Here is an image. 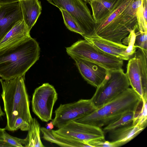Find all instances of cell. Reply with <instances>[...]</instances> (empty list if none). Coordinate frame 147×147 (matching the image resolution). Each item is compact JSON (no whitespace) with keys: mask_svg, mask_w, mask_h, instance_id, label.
<instances>
[{"mask_svg":"<svg viewBox=\"0 0 147 147\" xmlns=\"http://www.w3.org/2000/svg\"><path fill=\"white\" fill-rule=\"evenodd\" d=\"M24 76L9 80L0 79L2 89L1 96L7 120L5 129L8 131H14L15 121L19 117L29 124L32 119Z\"/></svg>","mask_w":147,"mask_h":147,"instance_id":"3","label":"cell"},{"mask_svg":"<svg viewBox=\"0 0 147 147\" xmlns=\"http://www.w3.org/2000/svg\"><path fill=\"white\" fill-rule=\"evenodd\" d=\"M143 0H123L107 18L96 23L94 34L109 41L122 44V40L132 30H139L137 11Z\"/></svg>","mask_w":147,"mask_h":147,"instance_id":"2","label":"cell"},{"mask_svg":"<svg viewBox=\"0 0 147 147\" xmlns=\"http://www.w3.org/2000/svg\"><path fill=\"white\" fill-rule=\"evenodd\" d=\"M5 130V128H0V140L4 141L3 138V133L4 130Z\"/></svg>","mask_w":147,"mask_h":147,"instance_id":"29","label":"cell"},{"mask_svg":"<svg viewBox=\"0 0 147 147\" xmlns=\"http://www.w3.org/2000/svg\"><path fill=\"white\" fill-rule=\"evenodd\" d=\"M40 48L30 36L0 48V77L9 80L25 76L39 59Z\"/></svg>","mask_w":147,"mask_h":147,"instance_id":"1","label":"cell"},{"mask_svg":"<svg viewBox=\"0 0 147 147\" xmlns=\"http://www.w3.org/2000/svg\"><path fill=\"white\" fill-rule=\"evenodd\" d=\"M83 1H85V2H86V3H89V2L91 0H83Z\"/></svg>","mask_w":147,"mask_h":147,"instance_id":"32","label":"cell"},{"mask_svg":"<svg viewBox=\"0 0 147 147\" xmlns=\"http://www.w3.org/2000/svg\"><path fill=\"white\" fill-rule=\"evenodd\" d=\"M123 0H92L89 3L96 23L101 22L111 14Z\"/></svg>","mask_w":147,"mask_h":147,"instance_id":"16","label":"cell"},{"mask_svg":"<svg viewBox=\"0 0 147 147\" xmlns=\"http://www.w3.org/2000/svg\"><path fill=\"white\" fill-rule=\"evenodd\" d=\"M60 10L68 12L75 20L84 33V37L94 34L96 23L83 0H46Z\"/></svg>","mask_w":147,"mask_h":147,"instance_id":"7","label":"cell"},{"mask_svg":"<svg viewBox=\"0 0 147 147\" xmlns=\"http://www.w3.org/2000/svg\"><path fill=\"white\" fill-rule=\"evenodd\" d=\"M54 125L53 124L52 121H51L49 123H47V128L49 129H52L54 128Z\"/></svg>","mask_w":147,"mask_h":147,"instance_id":"30","label":"cell"},{"mask_svg":"<svg viewBox=\"0 0 147 147\" xmlns=\"http://www.w3.org/2000/svg\"><path fill=\"white\" fill-rule=\"evenodd\" d=\"M66 51L70 56L94 62L107 70L120 69L123 65V60L103 51L85 39L66 48Z\"/></svg>","mask_w":147,"mask_h":147,"instance_id":"5","label":"cell"},{"mask_svg":"<svg viewBox=\"0 0 147 147\" xmlns=\"http://www.w3.org/2000/svg\"><path fill=\"white\" fill-rule=\"evenodd\" d=\"M23 20L30 30L41 14L42 6L38 0H18Z\"/></svg>","mask_w":147,"mask_h":147,"instance_id":"17","label":"cell"},{"mask_svg":"<svg viewBox=\"0 0 147 147\" xmlns=\"http://www.w3.org/2000/svg\"><path fill=\"white\" fill-rule=\"evenodd\" d=\"M26 138L24 139V146L26 147H44L40 137V127L35 118L29 123V127Z\"/></svg>","mask_w":147,"mask_h":147,"instance_id":"19","label":"cell"},{"mask_svg":"<svg viewBox=\"0 0 147 147\" xmlns=\"http://www.w3.org/2000/svg\"><path fill=\"white\" fill-rule=\"evenodd\" d=\"M136 30L134 29L132 30L129 35L123 38L121 42L123 45L127 46L125 53L130 58L134 54L137 49L134 45Z\"/></svg>","mask_w":147,"mask_h":147,"instance_id":"22","label":"cell"},{"mask_svg":"<svg viewBox=\"0 0 147 147\" xmlns=\"http://www.w3.org/2000/svg\"><path fill=\"white\" fill-rule=\"evenodd\" d=\"M29 127V124L21 117H18L15 123L13 131L20 129L22 131H28Z\"/></svg>","mask_w":147,"mask_h":147,"instance_id":"25","label":"cell"},{"mask_svg":"<svg viewBox=\"0 0 147 147\" xmlns=\"http://www.w3.org/2000/svg\"><path fill=\"white\" fill-rule=\"evenodd\" d=\"M145 127L132 123L111 131L108 133V138L114 147L122 146L133 139Z\"/></svg>","mask_w":147,"mask_h":147,"instance_id":"14","label":"cell"},{"mask_svg":"<svg viewBox=\"0 0 147 147\" xmlns=\"http://www.w3.org/2000/svg\"><path fill=\"white\" fill-rule=\"evenodd\" d=\"M51 131L55 136L88 144L91 141L105 139V134L101 128L74 121Z\"/></svg>","mask_w":147,"mask_h":147,"instance_id":"9","label":"cell"},{"mask_svg":"<svg viewBox=\"0 0 147 147\" xmlns=\"http://www.w3.org/2000/svg\"><path fill=\"white\" fill-rule=\"evenodd\" d=\"M88 144L91 147H114L112 142L106 141L105 139L91 141L88 142Z\"/></svg>","mask_w":147,"mask_h":147,"instance_id":"26","label":"cell"},{"mask_svg":"<svg viewBox=\"0 0 147 147\" xmlns=\"http://www.w3.org/2000/svg\"><path fill=\"white\" fill-rule=\"evenodd\" d=\"M96 109L90 99H81L72 103L61 104L55 111L53 124L58 129L61 128L71 121L90 114Z\"/></svg>","mask_w":147,"mask_h":147,"instance_id":"11","label":"cell"},{"mask_svg":"<svg viewBox=\"0 0 147 147\" xmlns=\"http://www.w3.org/2000/svg\"><path fill=\"white\" fill-rule=\"evenodd\" d=\"M83 37L84 39L107 53L123 60H127L130 59L125 53L127 46L122 44L117 43L109 41L100 37L96 34Z\"/></svg>","mask_w":147,"mask_h":147,"instance_id":"15","label":"cell"},{"mask_svg":"<svg viewBox=\"0 0 147 147\" xmlns=\"http://www.w3.org/2000/svg\"><path fill=\"white\" fill-rule=\"evenodd\" d=\"M58 98L54 87L48 83L36 88L32 95V109L34 113L42 121L52 120L53 107Z\"/></svg>","mask_w":147,"mask_h":147,"instance_id":"10","label":"cell"},{"mask_svg":"<svg viewBox=\"0 0 147 147\" xmlns=\"http://www.w3.org/2000/svg\"><path fill=\"white\" fill-rule=\"evenodd\" d=\"M71 57L75 61L80 74L88 84L96 88L100 85L108 70L94 62L74 56Z\"/></svg>","mask_w":147,"mask_h":147,"instance_id":"12","label":"cell"},{"mask_svg":"<svg viewBox=\"0 0 147 147\" xmlns=\"http://www.w3.org/2000/svg\"><path fill=\"white\" fill-rule=\"evenodd\" d=\"M134 45L136 48H139L147 50V31L140 32L139 30L135 33Z\"/></svg>","mask_w":147,"mask_h":147,"instance_id":"23","label":"cell"},{"mask_svg":"<svg viewBox=\"0 0 147 147\" xmlns=\"http://www.w3.org/2000/svg\"><path fill=\"white\" fill-rule=\"evenodd\" d=\"M18 0H0V5L18 2Z\"/></svg>","mask_w":147,"mask_h":147,"instance_id":"27","label":"cell"},{"mask_svg":"<svg viewBox=\"0 0 147 147\" xmlns=\"http://www.w3.org/2000/svg\"><path fill=\"white\" fill-rule=\"evenodd\" d=\"M23 20L18 2L1 5L0 8V42L18 22Z\"/></svg>","mask_w":147,"mask_h":147,"instance_id":"13","label":"cell"},{"mask_svg":"<svg viewBox=\"0 0 147 147\" xmlns=\"http://www.w3.org/2000/svg\"><path fill=\"white\" fill-rule=\"evenodd\" d=\"M4 140L10 145L11 147H23L24 139L13 137L4 130L3 133Z\"/></svg>","mask_w":147,"mask_h":147,"instance_id":"24","label":"cell"},{"mask_svg":"<svg viewBox=\"0 0 147 147\" xmlns=\"http://www.w3.org/2000/svg\"><path fill=\"white\" fill-rule=\"evenodd\" d=\"M1 5H0V7H1Z\"/></svg>","mask_w":147,"mask_h":147,"instance_id":"33","label":"cell"},{"mask_svg":"<svg viewBox=\"0 0 147 147\" xmlns=\"http://www.w3.org/2000/svg\"><path fill=\"white\" fill-rule=\"evenodd\" d=\"M130 84L122 68L108 70L102 82L90 99L95 107L100 108L129 88Z\"/></svg>","mask_w":147,"mask_h":147,"instance_id":"6","label":"cell"},{"mask_svg":"<svg viewBox=\"0 0 147 147\" xmlns=\"http://www.w3.org/2000/svg\"><path fill=\"white\" fill-rule=\"evenodd\" d=\"M135 112H128L116 121L105 126L102 130L104 134L108 133L111 131L131 123L134 116Z\"/></svg>","mask_w":147,"mask_h":147,"instance_id":"20","label":"cell"},{"mask_svg":"<svg viewBox=\"0 0 147 147\" xmlns=\"http://www.w3.org/2000/svg\"><path fill=\"white\" fill-rule=\"evenodd\" d=\"M5 113L2 111L1 108L0 106V118L2 116H3L4 115Z\"/></svg>","mask_w":147,"mask_h":147,"instance_id":"31","label":"cell"},{"mask_svg":"<svg viewBox=\"0 0 147 147\" xmlns=\"http://www.w3.org/2000/svg\"><path fill=\"white\" fill-rule=\"evenodd\" d=\"M0 147H11L4 141L0 140Z\"/></svg>","mask_w":147,"mask_h":147,"instance_id":"28","label":"cell"},{"mask_svg":"<svg viewBox=\"0 0 147 147\" xmlns=\"http://www.w3.org/2000/svg\"><path fill=\"white\" fill-rule=\"evenodd\" d=\"M142 100L132 88H129L92 113L74 121L101 128L128 112L135 111Z\"/></svg>","mask_w":147,"mask_h":147,"instance_id":"4","label":"cell"},{"mask_svg":"<svg viewBox=\"0 0 147 147\" xmlns=\"http://www.w3.org/2000/svg\"><path fill=\"white\" fill-rule=\"evenodd\" d=\"M30 31L22 20L18 22L0 42V48L17 42L30 36Z\"/></svg>","mask_w":147,"mask_h":147,"instance_id":"18","label":"cell"},{"mask_svg":"<svg viewBox=\"0 0 147 147\" xmlns=\"http://www.w3.org/2000/svg\"><path fill=\"white\" fill-rule=\"evenodd\" d=\"M60 10L62 13L64 24L67 28L71 31L78 33L83 36L84 33L71 16L66 10Z\"/></svg>","mask_w":147,"mask_h":147,"instance_id":"21","label":"cell"},{"mask_svg":"<svg viewBox=\"0 0 147 147\" xmlns=\"http://www.w3.org/2000/svg\"><path fill=\"white\" fill-rule=\"evenodd\" d=\"M126 73L131 88L142 99L147 97V50L137 48Z\"/></svg>","mask_w":147,"mask_h":147,"instance_id":"8","label":"cell"}]
</instances>
